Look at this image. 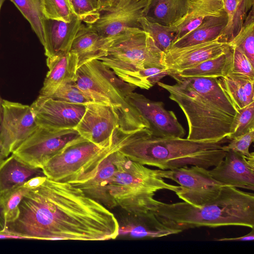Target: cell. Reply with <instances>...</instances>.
I'll use <instances>...</instances> for the list:
<instances>
[{
	"label": "cell",
	"instance_id": "cell-39",
	"mask_svg": "<svg viewBox=\"0 0 254 254\" xmlns=\"http://www.w3.org/2000/svg\"><path fill=\"white\" fill-rule=\"evenodd\" d=\"M46 178L47 177L45 175L35 176L25 181L22 186L29 190L36 188L42 184Z\"/></svg>",
	"mask_w": 254,
	"mask_h": 254
},
{
	"label": "cell",
	"instance_id": "cell-45",
	"mask_svg": "<svg viewBox=\"0 0 254 254\" xmlns=\"http://www.w3.org/2000/svg\"><path fill=\"white\" fill-rule=\"evenodd\" d=\"M5 0H0V8H1V7L3 4V3L4 2V1H5Z\"/></svg>",
	"mask_w": 254,
	"mask_h": 254
},
{
	"label": "cell",
	"instance_id": "cell-6",
	"mask_svg": "<svg viewBox=\"0 0 254 254\" xmlns=\"http://www.w3.org/2000/svg\"><path fill=\"white\" fill-rule=\"evenodd\" d=\"M74 83L94 102L113 108L120 118L124 133L149 128L148 122L126 100L136 87L122 80L101 61L94 59L79 66Z\"/></svg>",
	"mask_w": 254,
	"mask_h": 254
},
{
	"label": "cell",
	"instance_id": "cell-42",
	"mask_svg": "<svg viewBox=\"0 0 254 254\" xmlns=\"http://www.w3.org/2000/svg\"><path fill=\"white\" fill-rule=\"evenodd\" d=\"M24 239V238L20 236L14 235L7 232L3 231L0 232V239Z\"/></svg>",
	"mask_w": 254,
	"mask_h": 254
},
{
	"label": "cell",
	"instance_id": "cell-32",
	"mask_svg": "<svg viewBox=\"0 0 254 254\" xmlns=\"http://www.w3.org/2000/svg\"><path fill=\"white\" fill-rule=\"evenodd\" d=\"M139 22L141 29L150 35L162 52L170 48L175 39V32L172 26L150 21L145 16L140 19Z\"/></svg>",
	"mask_w": 254,
	"mask_h": 254
},
{
	"label": "cell",
	"instance_id": "cell-7",
	"mask_svg": "<svg viewBox=\"0 0 254 254\" xmlns=\"http://www.w3.org/2000/svg\"><path fill=\"white\" fill-rule=\"evenodd\" d=\"M162 53L148 32L133 28L109 38L105 55L98 60L122 80L145 68H165Z\"/></svg>",
	"mask_w": 254,
	"mask_h": 254
},
{
	"label": "cell",
	"instance_id": "cell-13",
	"mask_svg": "<svg viewBox=\"0 0 254 254\" xmlns=\"http://www.w3.org/2000/svg\"><path fill=\"white\" fill-rule=\"evenodd\" d=\"M148 3V0H118L87 25L103 38H112L129 28L141 29L139 21L145 15Z\"/></svg>",
	"mask_w": 254,
	"mask_h": 254
},
{
	"label": "cell",
	"instance_id": "cell-12",
	"mask_svg": "<svg viewBox=\"0 0 254 254\" xmlns=\"http://www.w3.org/2000/svg\"><path fill=\"white\" fill-rule=\"evenodd\" d=\"M86 106L75 129L82 137L102 148L112 146L123 132L119 116L109 105L92 102Z\"/></svg>",
	"mask_w": 254,
	"mask_h": 254
},
{
	"label": "cell",
	"instance_id": "cell-41",
	"mask_svg": "<svg viewBox=\"0 0 254 254\" xmlns=\"http://www.w3.org/2000/svg\"><path fill=\"white\" fill-rule=\"evenodd\" d=\"M118 0H99L100 12L113 6Z\"/></svg>",
	"mask_w": 254,
	"mask_h": 254
},
{
	"label": "cell",
	"instance_id": "cell-5",
	"mask_svg": "<svg viewBox=\"0 0 254 254\" xmlns=\"http://www.w3.org/2000/svg\"><path fill=\"white\" fill-rule=\"evenodd\" d=\"M179 186L167 183L157 170L131 160L117 148L116 168L108 182L113 208L120 206L129 214L152 211L156 192L168 190L177 192Z\"/></svg>",
	"mask_w": 254,
	"mask_h": 254
},
{
	"label": "cell",
	"instance_id": "cell-16",
	"mask_svg": "<svg viewBox=\"0 0 254 254\" xmlns=\"http://www.w3.org/2000/svg\"><path fill=\"white\" fill-rule=\"evenodd\" d=\"M231 46L217 38L187 47L170 48L162 53L161 64L168 71H179L196 65L228 51Z\"/></svg>",
	"mask_w": 254,
	"mask_h": 254
},
{
	"label": "cell",
	"instance_id": "cell-1",
	"mask_svg": "<svg viewBox=\"0 0 254 254\" xmlns=\"http://www.w3.org/2000/svg\"><path fill=\"white\" fill-rule=\"evenodd\" d=\"M19 210L3 231L24 239L105 241L119 234L118 221L108 208L71 184L47 177L26 193Z\"/></svg>",
	"mask_w": 254,
	"mask_h": 254
},
{
	"label": "cell",
	"instance_id": "cell-44",
	"mask_svg": "<svg viewBox=\"0 0 254 254\" xmlns=\"http://www.w3.org/2000/svg\"><path fill=\"white\" fill-rule=\"evenodd\" d=\"M8 157L5 156L0 151V169L3 166V165L6 161Z\"/></svg>",
	"mask_w": 254,
	"mask_h": 254
},
{
	"label": "cell",
	"instance_id": "cell-21",
	"mask_svg": "<svg viewBox=\"0 0 254 254\" xmlns=\"http://www.w3.org/2000/svg\"><path fill=\"white\" fill-rule=\"evenodd\" d=\"M109 39L101 37L89 25L82 23L69 51L77 55L78 67L86 62L105 56Z\"/></svg>",
	"mask_w": 254,
	"mask_h": 254
},
{
	"label": "cell",
	"instance_id": "cell-3",
	"mask_svg": "<svg viewBox=\"0 0 254 254\" xmlns=\"http://www.w3.org/2000/svg\"><path fill=\"white\" fill-rule=\"evenodd\" d=\"M229 140L199 141L183 137H159L148 128L124 134L117 140V149L125 156L143 165L161 170L197 166L207 169L224 158L222 147Z\"/></svg>",
	"mask_w": 254,
	"mask_h": 254
},
{
	"label": "cell",
	"instance_id": "cell-30",
	"mask_svg": "<svg viewBox=\"0 0 254 254\" xmlns=\"http://www.w3.org/2000/svg\"><path fill=\"white\" fill-rule=\"evenodd\" d=\"M249 12L239 33L229 43L231 47L241 50L254 66V10Z\"/></svg>",
	"mask_w": 254,
	"mask_h": 254
},
{
	"label": "cell",
	"instance_id": "cell-11",
	"mask_svg": "<svg viewBox=\"0 0 254 254\" xmlns=\"http://www.w3.org/2000/svg\"><path fill=\"white\" fill-rule=\"evenodd\" d=\"M0 151L6 157L38 127L31 106L2 99Z\"/></svg>",
	"mask_w": 254,
	"mask_h": 254
},
{
	"label": "cell",
	"instance_id": "cell-33",
	"mask_svg": "<svg viewBox=\"0 0 254 254\" xmlns=\"http://www.w3.org/2000/svg\"><path fill=\"white\" fill-rule=\"evenodd\" d=\"M40 3L46 18L69 22L76 16L70 0H40Z\"/></svg>",
	"mask_w": 254,
	"mask_h": 254
},
{
	"label": "cell",
	"instance_id": "cell-8",
	"mask_svg": "<svg viewBox=\"0 0 254 254\" xmlns=\"http://www.w3.org/2000/svg\"><path fill=\"white\" fill-rule=\"evenodd\" d=\"M111 147L102 148L81 137L51 158L41 170L51 180L71 183L87 172Z\"/></svg>",
	"mask_w": 254,
	"mask_h": 254
},
{
	"label": "cell",
	"instance_id": "cell-34",
	"mask_svg": "<svg viewBox=\"0 0 254 254\" xmlns=\"http://www.w3.org/2000/svg\"><path fill=\"white\" fill-rule=\"evenodd\" d=\"M47 97L74 104L87 105L90 103L94 102L76 85L74 82L65 83L60 86L52 95Z\"/></svg>",
	"mask_w": 254,
	"mask_h": 254
},
{
	"label": "cell",
	"instance_id": "cell-31",
	"mask_svg": "<svg viewBox=\"0 0 254 254\" xmlns=\"http://www.w3.org/2000/svg\"><path fill=\"white\" fill-rule=\"evenodd\" d=\"M27 19L31 27L43 45L44 36L42 21L43 14L40 0H9Z\"/></svg>",
	"mask_w": 254,
	"mask_h": 254
},
{
	"label": "cell",
	"instance_id": "cell-2",
	"mask_svg": "<svg viewBox=\"0 0 254 254\" xmlns=\"http://www.w3.org/2000/svg\"><path fill=\"white\" fill-rule=\"evenodd\" d=\"M167 72L176 83L157 84L169 92V98L184 112L189 127L187 138L210 142L226 139L238 111L218 78L183 77Z\"/></svg>",
	"mask_w": 254,
	"mask_h": 254
},
{
	"label": "cell",
	"instance_id": "cell-25",
	"mask_svg": "<svg viewBox=\"0 0 254 254\" xmlns=\"http://www.w3.org/2000/svg\"><path fill=\"white\" fill-rule=\"evenodd\" d=\"M219 84L237 109L254 101V78L229 73L218 78Z\"/></svg>",
	"mask_w": 254,
	"mask_h": 254
},
{
	"label": "cell",
	"instance_id": "cell-38",
	"mask_svg": "<svg viewBox=\"0 0 254 254\" xmlns=\"http://www.w3.org/2000/svg\"><path fill=\"white\" fill-rule=\"evenodd\" d=\"M254 140V129H252L230 140L229 143L223 145L222 148L225 151L232 150L248 156L251 153L249 152V147Z\"/></svg>",
	"mask_w": 254,
	"mask_h": 254
},
{
	"label": "cell",
	"instance_id": "cell-23",
	"mask_svg": "<svg viewBox=\"0 0 254 254\" xmlns=\"http://www.w3.org/2000/svg\"><path fill=\"white\" fill-rule=\"evenodd\" d=\"M189 0H148L145 17L149 20L172 26L187 14Z\"/></svg>",
	"mask_w": 254,
	"mask_h": 254
},
{
	"label": "cell",
	"instance_id": "cell-40",
	"mask_svg": "<svg viewBox=\"0 0 254 254\" xmlns=\"http://www.w3.org/2000/svg\"><path fill=\"white\" fill-rule=\"evenodd\" d=\"M254 239V228L252 231L246 235L235 238H221L216 239L217 241H250Z\"/></svg>",
	"mask_w": 254,
	"mask_h": 254
},
{
	"label": "cell",
	"instance_id": "cell-24",
	"mask_svg": "<svg viewBox=\"0 0 254 254\" xmlns=\"http://www.w3.org/2000/svg\"><path fill=\"white\" fill-rule=\"evenodd\" d=\"M227 23V13L209 17L198 27L175 41L170 48L187 47L213 40L220 36Z\"/></svg>",
	"mask_w": 254,
	"mask_h": 254
},
{
	"label": "cell",
	"instance_id": "cell-19",
	"mask_svg": "<svg viewBox=\"0 0 254 254\" xmlns=\"http://www.w3.org/2000/svg\"><path fill=\"white\" fill-rule=\"evenodd\" d=\"M46 64L49 70L40 91V95L49 96L60 86L75 81L78 67L76 54L69 52L53 58H47Z\"/></svg>",
	"mask_w": 254,
	"mask_h": 254
},
{
	"label": "cell",
	"instance_id": "cell-17",
	"mask_svg": "<svg viewBox=\"0 0 254 254\" xmlns=\"http://www.w3.org/2000/svg\"><path fill=\"white\" fill-rule=\"evenodd\" d=\"M209 172L225 186L254 190V153L245 156L229 150L224 158Z\"/></svg>",
	"mask_w": 254,
	"mask_h": 254
},
{
	"label": "cell",
	"instance_id": "cell-28",
	"mask_svg": "<svg viewBox=\"0 0 254 254\" xmlns=\"http://www.w3.org/2000/svg\"><path fill=\"white\" fill-rule=\"evenodd\" d=\"M39 170L25 165L11 154L0 169V192L23 184Z\"/></svg>",
	"mask_w": 254,
	"mask_h": 254
},
{
	"label": "cell",
	"instance_id": "cell-9",
	"mask_svg": "<svg viewBox=\"0 0 254 254\" xmlns=\"http://www.w3.org/2000/svg\"><path fill=\"white\" fill-rule=\"evenodd\" d=\"M81 137L75 128L58 129L38 126L11 154L25 165L41 169L51 158Z\"/></svg>",
	"mask_w": 254,
	"mask_h": 254
},
{
	"label": "cell",
	"instance_id": "cell-18",
	"mask_svg": "<svg viewBox=\"0 0 254 254\" xmlns=\"http://www.w3.org/2000/svg\"><path fill=\"white\" fill-rule=\"evenodd\" d=\"M75 16L69 22L44 18L42 21L43 45L47 58L68 53L74 37L82 24Z\"/></svg>",
	"mask_w": 254,
	"mask_h": 254
},
{
	"label": "cell",
	"instance_id": "cell-35",
	"mask_svg": "<svg viewBox=\"0 0 254 254\" xmlns=\"http://www.w3.org/2000/svg\"><path fill=\"white\" fill-rule=\"evenodd\" d=\"M237 111L231 131L226 137L229 140L254 129V101Z\"/></svg>",
	"mask_w": 254,
	"mask_h": 254
},
{
	"label": "cell",
	"instance_id": "cell-20",
	"mask_svg": "<svg viewBox=\"0 0 254 254\" xmlns=\"http://www.w3.org/2000/svg\"><path fill=\"white\" fill-rule=\"evenodd\" d=\"M189 8L186 15L172 26L175 32L174 41L198 27L208 17L226 13L222 0H189Z\"/></svg>",
	"mask_w": 254,
	"mask_h": 254
},
{
	"label": "cell",
	"instance_id": "cell-26",
	"mask_svg": "<svg viewBox=\"0 0 254 254\" xmlns=\"http://www.w3.org/2000/svg\"><path fill=\"white\" fill-rule=\"evenodd\" d=\"M233 56L230 48L224 53L205 60L193 66L179 71H168L183 77L219 78L227 75L230 70Z\"/></svg>",
	"mask_w": 254,
	"mask_h": 254
},
{
	"label": "cell",
	"instance_id": "cell-43",
	"mask_svg": "<svg viewBox=\"0 0 254 254\" xmlns=\"http://www.w3.org/2000/svg\"><path fill=\"white\" fill-rule=\"evenodd\" d=\"M6 228V224L3 216L2 209L0 206V232H3Z\"/></svg>",
	"mask_w": 254,
	"mask_h": 254
},
{
	"label": "cell",
	"instance_id": "cell-22",
	"mask_svg": "<svg viewBox=\"0 0 254 254\" xmlns=\"http://www.w3.org/2000/svg\"><path fill=\"white\" fill-rule=\"evenodd\" d=\"M131 215V224L124 226V233L131 237L145 239L160 238L177 234L180 231L169 228L162 223L152 211L138 215Z\"/></svg>",
	"mask_w": 254,
	"mask_h": 254
},
{
	"label": "cell",
	"instance_id": "cell-37",
	"mask_svg": "<svg viewBox=\"0 0 254 254\" xmlns=\"http://www.w3.org/2000/svg\"><path fill=\"white\" fill-rule=\"evenodd\" d=\"M231 47L233 50V56L229 73L243 75L254 78V65L247 57L238 48Z\"/></svg>",
	"mask_w": 254,
	"mask_h": 254
},
{
	"label": "cell",
	"instance_id": "cell-27",
	"mask_svg": "<svg viewBox=\"0 0 254 254\" xmlns=\"http://www.w3.org/2000/svg\"><path fill=\"white\" fill-rule=\"evenodd\" d=\"M222 1L228 23L219 36L223 41L229 43L240 31L249 12L254 7V0Z\"/></svg>",
	"mask_w": 254,
	"mask_h": 254
},
{
	"label": "cell",
	"instance_id": "cell-14",
	"mask_svg": "<svg viewBox=\"0 0 254 254\" xmlns=\"http://www.w3.org/2000/svg\"><path fill=\"white\" fill-rule=\"evenodd\" d=\"M30 106L38 126L58 129L75 128L86 107L40 95Z\"/></svg>",
	"mask_w": 254,
	"mask_h": 254
},
{
	"label": "cell",
	"instance_id": "cell-36",
	"mask_svg": "<svg viewBox=\"0 0 254 254\" xmlns=\"http://www.w3.org/2000/svg\"><path fill=\"white\" fill-rule=\"evenodd\" d=\"M74 12L86 24L94 22L100 14L99 0H70Z\"/></svg>",
	"mask_w": 254,
	"mask_h": 254
},
{
	"label": "cell",
	"instance_id": "cell-4",
	"mask_svg": "<svg viewBox=\"0 0 254 254\" xmlns=\"http://www.w3.org/2000/svg\"><path fill=\"white\" fill-rule=\"evenodd\" d=\"M152 212L166 226L180 232L189 229L241 226L254 228V195L224 186L214 199L199 206L156 200Z\"/></svg>",
	"mask_w": 254,
	"mask_h": 254
},
{
	"label": "cell",
	"instance_id": "cell-29",
	"mask_svg": "<svg viewBox=\"0 0 254 254\" xmlns=\"http://www.w3.org/2000/svg\"><path fill=\"white\" fill-rule=\"evenodd\" d=\"M22 184L0 192V206L6 226L18 217L20 203L29 190L23 187Z\"/></svg>",
	"mask_w": 254,
	"mask_h": 254
},
{
	"label": "cell",
	"instance_id": "cell-15",
	"mask_svg": "<svg viewBox=\"0 0 254 254\" xmlns=\"http://www.w3.org/2000/svg\"><path fill=\"white\" fill-rule=\"evenodd\" d=\"M126 100L148 122V129L152 135L171 137L185 135V129L175 114L165 109L162 102L150 100L143 95L133 92L127 96Z\"/></svg>",
	"mask_w": 254,
	"mask_h": 254
},
{
	"label": "cell",
	"instance_id": "cell-10",
	"mask_svg": "<svg viewBox=\"0 0 254 254\" xmlns=\"http://www.w3.org/2000/svg\"><path fill=\"white\" fill-rule=\"evenodd\" d=\"M162 178L178 183L176 194L184 202L199 206L214 198L225 186L215 180L204 168L197 166L182 167L171 170H157Z\"/></svg>",
	"mask_w": 254,
	"mask_h": 254
}]
</instances>
